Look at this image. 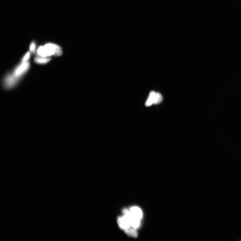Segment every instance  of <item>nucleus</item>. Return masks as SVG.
<instances>
[{"label": "nucleus", "mask_w": 241, "mask_h": 241, "mask_svg": "<svg viewBox=\"0 0 241 241\" xmlns=\"http://www.w3.org/2000/svg\"><path fill=\"white\" fill-rule=\"evenodd\" d=\"M37 52L39 56L44 57L52 55L59 56L62 54V49L60 46L50 43L41 46L38 48Z\"/></svg>", "instance_id": "f257e3e1"}, {"label": "nucleus", "mask_w": 241, "mask_h": 241, "mask_svg": "<svg viewBox=\"0 0 241 241\" xmlns=\"http://www.w3.org/2000/svg\"><path fill=\"white\" fill-rule=\"evenodd\" d=\"M124 231L125 233L129 236L134 238L136 237L137 236V233L136 229L131 226L124 230Z\"/></svg>", "instance_id": "0eeeda50"}, {"label": "nucleus", "mask_w": 241, "mask_h": 241, "mask_svg": "<svg viewBox=\"0 0 241 241\" xmlns=\"http://www.w3.org/2000/svg\"><path fill=\"white\" fill-rule=\"evenodd\" d=\"M30 57V53L28 52L26 53L25 55L23 57L22 60L21 62H24L27 61L28 59Z\"/></svg>", "instance_id": "1a4fd4ad"}, {"label": "nucleus", "mask_w": 241, "mask_h": 241, "mask_svg": "<svg viewBox=\"0 0 241 241\" xmlns=\"http://www.w3.org/2000/svg\"><path fill=\"white\" fill-rule=\"evenodd\" d=\"M117 221L120 228L124 231L131 226L128 219L123 215L118 217Z\"/></svg>", "instance_id": "7ed1b4c3"}, {"label": "nucleus", "mask_w": 241, "mask_h": 241, "mask_svg": "<svg viewBox=\"0 0 241 241\" xmlns=\"http://www.w3.org/2000/svg\"><path fill=\"white\" fill-rule=\"evenodd\" d=\"M36 48L35 44L33 42L30 44V51L32 53L34 52Z\"/></svg>", "instance_id": "9d476101"}, {"label": "nucleus", "mask_w": 241, "mask_h": 241, "mask_svg": "<svg viewBox=\"0 0 241 241\" xmlns=\"http://www.w3.org/2000/svg\"><path fill=\"white\" fill-rule=\"evenodd\" d=\"M30 64L28 61L22 62L14 70L12 74H8L7 76L11 82L16 85L17 82L29 68Z\"/></svg>", "instance_id": "f03ea898"}, {"label": "nucleus", "mask_w": 241, "mask_h": 241, "mask_svg": "<svg viewBox=\"0 0 241 241\" xmlns=\"http://www.w3.org/2000/svg\"><path fill=\"white\" fill-rule=\"evenodd\" d=\"M132 215L135 218L141 220L142 217V212L141 210L139 207H132L129 209Z\"/></svg>", "instance_id": "20e7f679"}, {"label": "nucleus", "mask_w": 241, "mask_h": 241, "mask_svg": "<svg viewBox=\"0 0 241 241\" xmlns=\"http://www.w3.org/2000/svg\"><path fill=\"white\" fill-rule=\"evenodd\" d=\"M154 91H151L149 95V97L145 103V106L149 107L154 104L155 98L156 94Z\"/></svg>", "instance_id": "423d86ee"}, {"label": "nucleus", "mask_w": 241, "mask_h": 241, "mask_svg": "<svg viewBox=\"0 0 241 241\" xmlns=\"http://www.w3.org/2000/svg\"><path fill=\"white\" fill-rule=\"evenodd\" d=\"M163 98L161 94L157 93L155 96L154 104L157 105L160 103L163 100Z\"/></svg>", "instance_id": "6e6552de"}, {"label": "nucleus", "mask_w": 241, "mask_h": 241, "mask_svg": "<svg viewBox=\"0 0 241 241\" xmlns=\"http://www.w3.org/2000/svg\"><path fill=\"white\" fill-rule=\"evenodd\" d=\"M51 58L49 57H44L39 56L34 59L35 62L38 64H45L49 62Z\"/></svg>", "instance_id": "39448f33"}]
</instances>
